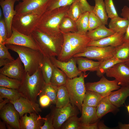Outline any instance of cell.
<instances>
[{
  "mask_svg": "<svg viewBox=\"0 0 129 129\" xmlns=\"http://www.w3.org/2000/svg\"><path fill=\"white\" fill-rule=\"evenodd\" d=\"M5 45L8 49L18 54L23 64L25 72L31 75L39 68L44 57L40 51L22 46Z\"/></svg>",
  "mask_w": 129,
  "mask_h": 129,
  "instance_id": "277c9868",
  "label": "cell"
},
{
  "mask_svg": "<svg viewBox=\"0 0 129 129\" xmlns=\"http://www.w3.org/2000/svg\"><path fill=\"white\" fill-rule=\"evenodd\" d=\"M121 15L124 18L127 19L129 21V25L123 39L124 42L129 43V7L124 6L121 10Z\"/></svg>",
  "mask_w": 129,
  "mask_h": 129,
  "instance_id": "7dc6e473",
  "label": "cell"
},
{
  "mask_svg": "<svg viewBox=\"0 0 129 129\" xmlns=\"http://www.w3.org/2000/svg\"><path fill=\"white\" fill-rule=\"evenodd\" d=\"M126 107L127 108L129 114V105H128V106H126Z\"/></svg>",
  "mask_w": 129,
  "mask_h": 129,
  "instance_id": "94428289",
  "label": "cell"
},
{
  "mask_svg": "<svg viewBox=\"0 0 129 129\" xmlns=\"http://www.w3.org/2000/svg\"><path fill=\"white\" fill-rule=\"evenodd\" d=\"M39 102L40 106L43 108L45 107L51 103V101L49 97L44 94L40 95Z\"/></svg>",
  "mask_w": 129,
  "mask_h": 129,
  "instance_id": "f907efd6",
  "label": "cell"
},
{
  "mask_svg": "<svg viewBox=\"0 0 129 129\" xmlns=\"http://www.w3.org/2000/svg\"><path fill=\"white\" fill-rule=\"evenodd\" d=\"M50 58L53 64L62 70L69 78L79 76L82 72L80 71L77 67L74 57H72L66 62L59 60L55 57H51Z\"/></svg>",
  "mask_w": 129,
  "mask_h": 129,
  "instance_id": "9a60e30c",
  "label": "cell"
},
{
  "mask_svg": "<svg viewBox=\"0 0 129 129\" xmlns=\"http://www.w3.org/2000/svg\"><path fill=\"white\" fill-rule=\"evenodd\" d=\"M113 54V57L125 62L129 57V43L124 42L115 47Z\"/></svg>",
  "mask_w": 129,
  "mask_h": 129,
  "instance_id": "8d00e7d4",
  "label": "cell"
},
{
  "mask_svg": "<svg viewBox=\"0 0 129 129\" xmlns=\"http://www.w3.org/2000/svg\"><path fill=\"white\" fill-rule=\"evenodd\" d=\"M19 113L20 117L26 113H35L38 114L42 110L39 104L25 97H21L14 102H11Z\"/></svg>",
  "mask_w": 129,
  "mask_h": 129,
  "instance_id": "e0dca14e",
  "label": "cell"
},
{
  "mask_svg": "<svg viewBox=\"0 0 129 129\" xmlns=\"http://www.w3.org/2000/svg\"><path fill=\"white\" fill-rule=\"evenodd\" d=\"M81 124L77 116L71 117L68 119L62 125L60 129H80Z\"/></svg>",
  "mask_w": 129,
  "mask_h": 129,
  "instance_id": "60d3db41",
  "label": "cell"
},
{
  "mask_svg": "<svg viewBox=\"0 0 129 129\" xmlns=\"http://www.w3.org/2000/svg\"><path fill=\"white\" fill-rule=\"evenodd\" d=\"M27 113L20 117L19 120L20 129H41L44 123V118L37 115L35 113Z\"/></svg>",
  "mask_w": 129,
  "mask_h": 129,
  "instance_id": "d6986e66",
  "label": "cell"
},
{
  "mask_svg": "<svg viewBox=\"0 0 129 129\" xmlns=\"http://www.w3.org/2000/svg\"><path fill=\"white\" fill-rule=\"evenodd\" d=\"M81 116L79 121L81 124L88 125L96 123L99 119L97 117L96 107L82 105Z\"/></svg>",
  "mask_w": 129,
  "mask_h": 129,
  "instance_id": "44dd1931",
  "label": "cell"
},
{
  "mask_svg": "<svg viewBox=\"0 0 129 129\" xmlns=\"http://www.w3.org/2000/svg\"><path fill=\"white\" fill-rule=\"evenodd\" d=\"M58 90V86L50 82L46 83L44 82L39 95L43 94L46 95L50 99L51 103L55 104Z\"/></svg>",
  "mask_w": 129,
  "mask_h": 129,
  "instance_id": "d6a6232c",
  "label": "cell"
},
{
  "mask_svg": "<svg viewBox=\"0 0 129 129\" xmlns=\"http://www.w3.org/2000/svg\"><path fill=\"white\" fill-rule=\"evenodd\" d=\"M7 36L6 25L4 18L2 17L0 20V43L4 44Z\"/></svg>",
  "mask_w": 129,
  "mask_h": 129,
  "instance_id": "bcb514c9",
  "label": "cell"
},
{
  "mask_svg": "<svg viewBox=\"0 0 129 129\" xmlns=\"http://www.w3.org/2000/svg\"><path fill=\"white\" fill-rule=\"evenodd\" d=\"M74 57L78 65L79 70L84 73L87 71H96L102 61H95L82 57Z\"/></svg>",
  "mask_w": 129,
  "mask_h": 129,
  "instance_id": "603a6c76",
  "label": "cell"
},
{
  "mask_svg": "<svg viewBox=\"0 0 129 129\" xmlns=\"http://www.w3.org/2000/svg\"><path fill=\"white\" fill-rule=\"evenodd\" d=\"M128 97L129 87L121 86L117 91L111 92L108 96V98L113 104L118 108L122 106Z\"/></svg>",
  "mask_w": 129,
  "mask_h": 129,
  "instance_id": "7402d4cb",
  "label": "cell"
},
{
  "mask_svg": "<svg viewBox=\"0 0 129 129\" xmlns=\"http://www.w3.org/2000/svg\"><path fill=\"white\" fill-rule=\"evenodd\" d=\"M8 49L5 44L0 43V59H8L13 61L15 59L11 56Z\"/></svg>",
  "mask_w": 129,
  "mask_h": 129,
  "instance_id": "c3c4849f",
  "label": "cell"
},
{
  "mask_svg": "<svg viewBox=\"0 0 129 129\" xmlns=\"http://www.w3.org/2000/svg\"><path fill=\"white\" fill-rule=\"evenodd\" d=\"M102 24L101 20L92 11L89 12L88 31L93 30Z\"/></svg>",
  "mask_w": 129,
  "mask_h": 129,
  "instance_id": "7bdbcfd3",
  "label": "cell"
},
{
  "mask_svg": "<svg viewBox=\"0 0 129 129\" xmlns=\"http://www.w3.org/2000/svg\"><path fill=\"white\" fill-rule=\"evenodd\" d=\"M0 129H6L5 123L0 121Z\"/></svg>",
  "mask_w": 129,
  "mask_h": 129,
  "instance_id": "6f0895ef",
  "label": "cell"
},
{
  "mask_svg": "<svg viewBox=\"0 0 129 129\" xmlns=\"http://www.w3.org/2000/svg\"><path fill=\"white\" fill-rule=\"evenodd\" d=\"M21 83V80L12 78L0 74V86L18 90Z\"/></svg>",
  "mask_w": 129,
  "mask_h": 129,
  "instance_id": "f35d334b",
  "label": "cell"
},
{
  "mask_svg": "<svg viewBox=\"0 0 129 129\" xmlns=\"http://www.w3.org/2000/svg\"><path fill=\"white\" fill-rule=\"evenodd\" d=\"M105 74L108 77L114 78L118 85L129 87V68L124 62L116 64Z\"/></svg>",
  "mask_w": 129,
  "mask_h": 129,
  "instance_id": "8fae6325",
  "label": "cell"
},
{
  "mask_svg": "<svg viewBox=\"0 0 129 129\" xmlns=\"http://www.w3.org/2000/svg\"><path fill=\"white\" fill-rule=\"evenodd\" d=\"M12 61L8 59H0V67L4 66Z\"/></svg>",
  "mask_w": 129,
  "mask_h": 129,
  "instance_id": "f5cc1de1",
  "label": "cell"
},
{
  "mask_svg": "<svg viewBox=\"0 0 129 129\" xmlns=\"http://www.w3.org/2000/svg\"><path fill=\"white\" fill-rule=\"evenodd\" d=\"M12 31L11 36L7 39L4 44L27 47L39 50L32 34L28 35H25L19 32L12 27Z\"/></svg>",
  "mask_w": 129,
  "mask_h": 129,
  "instance_id": "7c38bea8",
  "label": "cell"
},
{
  "mask_svg": "<svg viewBox=\"0 0 129 129\" xmlns=\"http://www.w3.org/2000/svg\"><path fill=\"white\" fill-rule=\"evenodd\" d=\"M115 33L102 24L95 29L88 31L86 34L92 41H97L112 35Z\"/></svg>",
  "mask_w": 129,
  "mask_h": 129,
  "instance_id": "d4e9b609",
  "label": "cell"
},
{
  "mask_svg": "<svg viewBox=\"0 0 129 129\" xmlns=\"http://www.w3.org/2000/svg\"><path fill=\"white\" fill-rule=\"evenodd\" d=\"M64 37V42L62 49L57 59L60 61L66 62L73 57L72 48L67 33H62Z\"/></svg>",
  "mask_w": 129,
  "mask_h": 129,
  "instance_id": "4316f807",
  "label": "cell"
},
{
  "mask_svg": "<svg viewBox=\"0 0 129 129\" xmlns=\"http://www.w3.org/2000/svg\"><path fill=\"white\" fill-rule=\"evenodd\" d=\"M21 96L17 90L0 86V102L3 101V98L9 99L11 102H14Z\"/></svg>",
  "mask_w": 129,
  "mask_h": 129,
  "instance_id": "e575fe53",
  "label": "cell"
},
{
  "mask_svg": "<svg viewBox=\"0 0 129 129\" xmlns=\"http://www.w3.org/2000/svg\"><path fill=\"white\" fill-rule=\"evenodd\" d=\"M70 103V97L65 85L58 86L56 107L62 108Z\"/></svg>",
  "mask_w": 129,
  "mask_h": 129,
  "instance_id": "1f68e13d",
  "label": "cell"
},
{
  "mask_svg": "<svg viewBox=\"0 0 129 129\" xmlns=\"http://www.w3.org/2000/svg\"><path fill=\"white\" fill-rule=\"evenodd\" d=\"M124 62L114 57L108 58L102 61L96 71V75L101 77L106 74L107 71L116 64Z\"/></svg>",
  "mask_w": 129,
  "mask_h": 129,
  "instance_id": "f546056e",
  "label": "cell"
},
{
  "mask_svg": "<svg viewBox=\"0 0 129 129\" xmlns=\"http://www.w3.org/2000/svg\"><path fill=\"white\" fill-rule=\"evenodd\" d=\"M124 62L126 64L129 68V57L128 59Z\"/></svg>",
  "mask_w": 129,
  "mask_h": 129,
  "instance_id": "680465c9",
  "label": "cell"
},
{
  "mask_svg": "<svg viewBox=\"0 0 129 129\" xmlns=\"http://www.w3.org/2000/svg\"><path fill=\"white\" fill-rule=\"evenodd\" d=\"M67 77L61 70L54 65L50 82L57 86L65 85Z\"/></svg>",
  "mask_w": 129,
  "mask_h": 129,
  "instance_id": "d590c367",
  "label": "cell"
},
{
  "mask_svg": "<svg viewBox=\"0 0 129 129\" xmlns=\"http://www.w3.org/2000/svg\"><path fill=\"white\" fill-rule=\"evenodd\" d=\"M89 12L83 13L75 21L77 29V33L86 34L88 31V18Z\"/></svg>",
  "mask_w": 129,
  "mask_h": 129,
  "instance_id": "74e56055",
  "label": "cell"
},
{
  "mask_svg": "<svg viewBox=\"0 0 129 129\" xmlns=\"http://www.w3.org/2000/svg\"><path fill=\"white\" fill-rule=\"evenodd\" d=\"M128 0L129 1V0Z\"/></svg>",
  "mask_w": 129,
  "mask_h": 129,
  "instance_id": "be15d7a7",
  "label": "cell"
},
{
  "mask_svg": "<svg viewBox=\"0 0 129 129\" xmlns=\"http://www.w3.org/2000/svg\"><path fill=\"white\" fill-rule=\"evenodd\" d=\"M59 28L62 33L77 32H78L75 22L66 16L61 20Z\"/></svg>",
  "mask_w": 129,
  "mask_h": 129,
  "instance_id": "836d02e7",
  "label": "cell"
},
{
  "mask_svg": "<svg viewBox=\"0 0 129 129\" xmlns=\"http://www.w3.org/2000/svg\"><path fill=\"white\" fill-rule=\"evenodd\" d=\"M20 57L4 65L0 69V73L14 79L21 80L25 71Z\"/></svg>",
  "mask_w": 129,
  "mask_h": 129,
  "instance_id": "5bb4252c",
  "label": "cell"
},
{
  "mask_svg": "<svg viewBox=\"0 0 129 129\" xmlns=\"http://www.w3.org/2000/svg\"><path fill=\"white\" fill-rule=\"evenodd\" d=\"M54 65L50 58L44 57L40 65L42 76L44 82L50 83V79L53 72Z\"/></svg>",
  "mask_w": 129,
  "mask_h": 129,
  "instance_id": "83f0119b",
  "label": "cell"
},
{
  "mask_svg": "<svg viewBox=\"0 0 129 129\" xmlns=\"http://www.w3.org/2000/svg\"><path fill=\"white\" fill-rule=\"evenodd\" d=\"M82 13L78 0H76L70 5L66 16L75 21Z\"/></svg>",
  "mask_w": 129,
  "mask_h": 129,
  "instance_id": "ab89813d",
  "label": "cell"
},
{
  "mask_svg": "<svg viewBox=\"0 0 129 129\" xmlns=\"http://www.w3.org/2000/svg\"></svg>",
  "mask_w": 129,
  "mask_h": 129,
  "instance_id": "e7e4bbea",
  "label": "cell"
},
{
  "mask_svg": "<svg viewBox=\"0 0 129 129\" xmlns=\"http://www.w3.org/2000/svg\"></svg>",
  "mask_w": 129,
  "mask_h": 129,
  "instance_id": "6125c7cd",
  "label": "cell"
},
{
  "mask_svg": "<svg viewBox=\"0 0 129 129\" xmlns=\"http://www.w3.org/2000/svg\"><path fill=\"white\" fill-rule=\"evenodd\" d=\"M125 34L116 32L113 34L97 41L91 40L88 46L101 47L111 46L116 47L122 44Z\"/></svg>",
  "mask_w": 129,
  "mask_h": 129,
  "instance_id": "ffe728a7",
  "label": "cell"
},
{
  "mask_svg": "<svg viewBox=\"0 0 129 129\" xmlns=\"http://www.w3.org/2000/svg\"><path fill=\"white\" fill-rule=\"evenodd\" d=\"M43 13L34 11L15 15L12 22V27L25 35L32 34L35 30L40 18Z\"/></svg>",
  "mask_w": 129,
  "mask_h": 129,
  "instance_id": "8992f818",
  "label": "cell"
},
{
  "mask_svg": "<svg viewBox=\"0 0 129 129\" xmlns=\"http://www.w3.org/2000/svg\"><path fill=\"white\" fill-rule=\"evenodd\" d=\"M95 5L92 11L100 19L102 24L108 25V18L106 12L104 0H94Z\"/></svg>",
  "mask_w": 129,
  "mask_h": 129,
  "instance_id": "4dcf8cb0",
  "label": "cell"
},
{
  "mask_svg": "<svg viewBox=\"0 0 129 129\" xmlns=\"http://www.w3.org/2000/svg\"><path fill=\"white\" fill-rule=\"evenodd\" d=\"M50 0H23L15 6L16 14L20 15L34 11L44 13Z\"/></svg>",
  "mask_w": 129,
  "mask_h": 129,
  "instance_id": "9c48e42d",
  "label": "cell"
},
{
  "mask_svg": "<svg viewBox=\"0 0 129 129\" xmlns=\"http://www.w3.org/2000/svg\"><path fill=\"white\" fill-rule=\"evenodd\" d=\"M87 75L82 72L79 77L67 78L65 85L69 94L70 102L81 112L83 100L86 91L84 78Z\"/></svg>",
  "mask_w": 129,
  "mask_h": 129,
  "instance_id": "5b68a950",
  "label": "cell"
},
{
  "mask_svg": "<svg viewBox=\"0 0 129 129\" xmlns=\"http://www.w3.org/2000/svg\"><path fill=\"white\" fill-rule=\"evenodd\" d=\"M119 128L120 129H129V124H120L119 125Z\"/></svg>",
  "mask_w": 129,
  "mask_h": 129,
  "instance_id": "9f6ffc18",
  "label": "cell"
},
{
  "mask_svg": "<svg viewBox=\"0 0 129 129\" xmlns=\"http://www.w3.org/2000/svg\"><path fill=\"white\" fill-rule=\"evenodd\" d=\"M3 13L2 11V10H1V8L0 9V19H1L2 17V15L3 14L2 13Z\"/></svg>",
  "mask_w": 129,
  "mask_h": 129,
  "instance_id": "91938a15",
  "label": "cell"
},
{
  "mask_svg": "<svg viewBox=\"0 0 129 129\" xmlns=\"http://www.w3.org/2000/svg\"><path fill=\"white\" fill-rule=\"evenodd\" d=\"M115 47L111 46L104 47L87 46L84 52L76 54L73 57H85L98 61H103L113 57V53Z\"/></svg>",
  "mask_w": 129,
  "mask_h": 129,
  "instance_id": "ba28073f",
  "label": "cell"
},
{
  "mask_svg": "<svg viewBox=\"0 0 129 129\" xmlns=\"http://www.w3.org/2000/svg\"><path fill=\"white\" fill-rule=\"evenodd\" d=\"M85 84L86 90L96 92L104 97L109 95L113 91L118 90L121 87L115 79L109 80L104 75L98 81L88 82Z\"/></svg>",
  "mask_w": 129,
  "mask_h": 129,
  "instance_id": "52a82bcc",
  "label": "cell"
},
{
  "mask_svg": "<svg viewBox=\"0 0 129 129\" xmlns=\"http://www.w3.org/2000/svg\"><path fill=\"white\" fill-rule=\"evenodd\" d=\"M98 122L94 124L88 125L81 124L80 129H98Z\"/></svg>",
  "mask_w": 129,
  "mask_h": 129,
  "instance_id": "816d5d0a",
  "label": "cell"
},
{
  "mask_svg": "<svg viewBox=\"0 0 129 129\" xmlns=\"http://www.w3.org/2000/svg\"><path fill=\"white\" fill-rule=\"evenodd\" d=\"M104 1L108 18L111 19L118 16L113 0H104Z\"/></svg>",
  "mask_w": 129,
  "mask_h": 129,
  "instance_id": "ee69618b",
  "label": "cell"
},
{
  "mask_svg": "<svg viewBox=\"0 0 129 129\" xmlns=\"http://www.w3.org/2000/svg\"><path fill=\"white\" fill-rule=\"evenodd\" d=\"M80 4L83 13L91 12L93 11L94 6L90 5L86 0H78Z\"/></svg>",
  "mask_w": 129,
  "mask_h": 129,
  "instance_id": "681fc988",
  "label": "cell"
},
{
  "mask_svg": "<svg viewBox=\"0 0 129 129\" xmlns=\"http://www.w3.org/2000/svg\"><path fill=\"white\" fill-rule=\"evenodd\" d=\"M98 129H109V128L106 126L102 122H99L98 123Z\"/></svg>",
  "mask_w": 129,
  "mask_h": 129,
  "instance_id": "db71d44e",
  "label": "cell"
},
{
  "mask_svg": "<svg viewBox=\"0 0 129 129\" xmlns=\"http://www.w3.org/2000/svg\"><path fill=\"white\" fill-rule=\"evenodd\" d=\"M67 33L72 49L73 56L84 52L91 40L86 34H81L77 32Z\"/></svg>",
  "mask_w": 129,
  "mask_h": 129,
  "instance_id": "2e32d148",
  "label": "cell"
},
{
  "mask_svg": "<svg viewBox=\"0 0 129 129\" xmlns=\"http://www.w3.org/2000/svg\"><path fill=\"white\" fill-rule=\"evenodd\" d=\"M129 23L128 20L127 19L118 16L111 19L108 27L115 33L121 32L125 34Z\"/></svg>",
  "mask_w": 129,
  "mask_h": 129,
  "instance_id": "484cf974",
  "label": "cell"
},
{
  "mask_svg": "<svg viewBox=\"0 0 129 129\" xmlns=\"http://www.w3.org/2000/svg\"><path fill=\"white\" fill-rule=\"evenodd\" d=\"M76 0H50L46 11L51 10L60 7L70 6Z\"/></svg>",
  "mask_w": 129,
  "mask_h": 129,
  "instance_id": "b9f144b4",
  "label": "cell"
},
{
  "mask_svg": "<svg viewBox=\"0 0 129 129\" xmlns=\"http://www.w3.org/2000/svg\"><path fill=\"white\" fill-rule=\"evenodd\" d=\"M79 109L70 103L64 107L60 108L55 107L53 121L54 129H60L63 124L70 118L77 116Z\"/></svg>",
  "mask_w": 129,
  "mask_h": 129,
  "instance_id": "30bf717a",
  "label": "cell"
},
{
  "mask_svg": "<svg viewBox=\"0 0 129 129\" xmlns=\"http://www.w3.org/2000/svg\"><path fill=\"white\" fill-rule=\"evenodd\" d=\"M108 96L103 97L96 107L97 115L99 119L102 118L109 113H115L118 111V108L109 101Z\"/></svg>",
  "mask_w": 129,
  "mask_h": 129,
  "instance_id": "cb8c5ba5",
  "label": "cell"
},
{
  "mask_svg": "<svg viewBox=\"0 0 129 129\" xmlns=\"http://www.w3.org/2000/svg\"><path fill=\"white\" fill-rule=\"evenodd\" d=\"M50 107V112L44 118V123L41 129H54L53 125V121L55 107L52 106Z\"/></svg>",
  "mask_w": 129,
  "mask_h": 129,
  "instance_id": "f6af8a7d",
  "label": "cell"
},
{
  "mask_svg": "<svg viewBox=\"0 0 129 129\" xmlns=\"http://www.w3.org/2000/svg\"></svg>",
  "mask_w": 129,
  "mask_h": 129,
  "instance_id": "03108f58",
  "label": "cell"
},
{
  "mask_svg": "<svg viewBox=\"0 0 129 129\" xmlns=\"http://www.w3.org/2000/svg\"><path fill=\"white\" fill-rule=\"evenodd\" d=\"M10 102V101L9 99L5 98L3 101L0 103V110L6 104Z\"/></svg>",
  "mask_w": 129,
  "mask_h": 129,
  "instance_id": "11a10c76",
  "label": "cell"
},
{
  "mask_svg": "<svg viewBox=\"0 0 129 129\" xmlns=\"http://www.w3.org/2000/svg\"><path fill=\"white\" fill-rule=\"evenodd\" d=\"M17 90L21 97L38 103L37 97L41 92L44 82L40 67L31 75L25 72Z\"/></svg>",
  "mask_w": 129,
  "mask_h": 129,
  "instance_id": "3957f363",
  "label": "cell"
},
{
  "mask_svg": "<svg viewBox=\"0 0 129 129\" xmlns=\"http://www.w3.org/2000/svg\"><path fill=\"white\" fill-rule=\"evenodd\" d=\"M16 0H0L4 18L6 25L8 36L10 38L12 33V22L13 18L16 14L14 6Z\"/></svg>",
  "mask_w": 129,
  "mask_h": 129,
  "instance_id": "ac0fdd59",
  "label": "cell"
},
{
  "mask_svg": "<svg viewBox=\"0 0 129 129\" xmlns=\"http://www.w3.org/2000/svg\"><path fill=\"white\" fill-rule=\"evenodd\" d=\"M104 97L96 92L86 90L82 105L96 107L99 102Z\"/></svg>",
  "mask_w": 129,
  "mask_h": 129,
  "instance_id": "f1b7e54d",
  "label": "cell"
},
{
  "mask_svg": "<svg viewBox=\"0 0 129 129\" xmlns=\"http://www.w3.org/2000/svg\"><path fill=\"white\" fill-rule=\"evenodd\" d=\"M70 6L46 11L41 16L37 29L52 36L61 33L59 26L63 18L67 15Z\"/></svg>",
  "mask_w": 129,
  "mask_h": 129,
  "instance_id": "7a4b0ae2",
  "label": "cell"
},
{
  "mask_svg": "<svg viewBox=\"0 0 129 129\" xmlns=\"http://www.w3.org/2000/svg\"><path fill=\"white\" fill-rule=\"evenodd\" d=\"M0 117L8 125L16 129H20L19 113L11 102L0 110Z\"/></svg>",
  "mask_w": 129,
  "mask_h": 129,
  "instance_id": "4fadbf2b",
  "label": "cell"
},
{
  "mask_svg": "<svg viewBox=\"0 0 129 129\" xmlns=\"http://www.w3.org/2000/svg\"><path fill=\"white\" fill-rule=\"evenodd\" d=\"M32 36L39 50L44 57L50 58L57 57L61 52L64 42L61 32L55 36H50L37 29Z\"/></svg>",
  "mask_w": 129,
  "mask_h": 129,
  "instance_id": "6da1fadb",
  "label": "cell"
}]
</instances>
